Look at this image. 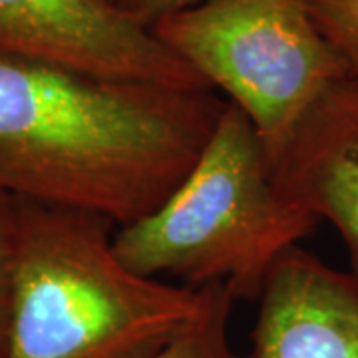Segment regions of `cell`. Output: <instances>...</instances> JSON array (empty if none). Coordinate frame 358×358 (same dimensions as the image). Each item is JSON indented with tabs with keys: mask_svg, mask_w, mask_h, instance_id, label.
<instances>
[{
	"mask_svg": "<svg viewBox=\"0 0 358 358\" xmlns=\"http://www.w3.org/2000/svg\"><path fill=\"white\" fill-rule=\"evenodd\" d=\"M152 30L251 120L271 162L320 96L350 74L307 0H203Z\"/></svg>",
	"mask_w": 358,
	"mask_h": 358,
	"instance_id": "cell-4",
	"label": "cell"
},
{
	"mask_svg": "<svg viewBox=\"0 0 358 358\" xmlns=\"http://www.w3.org/2000/svg\"><path fill=\"white\" fill-rule=\"evenodd\" d=\"M16 199L0 192V358H8Z\"/></svg>",
	"mask_w": 358,
	"mask_h": 358,
	"instance_id": "cell-10",
	"label": "cell"
},
{
	"mask_svg": "<svg viewBox=\"0 0 358 358\" xmlns=\"http://www.w3.org/2000/svg\"><path fill=\"white\" fill-rule=\"evenodd\" d=\"M96 213L16 199L8 358H152L199 289L136 275Z\"/></svg>",
	"mask_w": 358,
	"mask_h": 358,
	"instance_id": "cell-2",
	"label": "cell"
},
{
	"mask_svg": "<svg viewBox=\"0 0 358 358\" xmlns=\"http://www.w3.org/2000/svg\"><path fill=\"white\" fill-rule=\"evenodd\" d=\"M0 52L106 80L213 90L110 0H0Z\"/></svg>",
	"mask_w": 358,
	"mask_h": 358,
	"instance_id": "cell-5",
	"label": "cell"
},
{
	"mask_svg": "<svg viewBox=\"0 0 358 358\" xmlns=\"http://www.w3.org/2000/svg\"><path fill=\"white\" fill-rule=\"evenodd\" d=\"M110 2H115V4H117V0H110Z\"/></svg>",
	"mask_w": 358,
	"mask_h": 358,
	"instance_id": "cell-12",
	"label": "cell"
},
{
	"mask_svg": "<svg viewBox=\"0 0 358 358\" xmlns=\"http://www.w3.org/2000/svg\"><path fill=\"white\" fill-rule=\"evenodd\" d=\"M225 108L215 90L106 80L0 52V192L124 227L187 178Z\"/></svg>",
	"mask_w": 358,
	"mask_h": 358,
	"instance_id": "cell-1",
	"label": "cell"
},
{
	"mask_svg": "<svg viewBox=\"0 0 358 358\" xmlns=\"http://www.w3.org/2000/svg\"><path fill=\"white\" fill-rule=\"evenodd\" d=\"M320 34L358 76V0H307Z\"/></svg>",
	"mask_w": 358,
	"mask_h": 358,
	"instance_id": "cell-9",
	"label": "cell"
},
{
	"mask_svg": "<svg viewBox=\"0 0 358 358\" xmlns=\"http://www.w3.org/2000/svg\"><path fill=\"white\" fill-rule=\"evenodd\" d=\"M245 358H358V273L294 245L268 271Z\"/></svg>",
	"mask_w": 358,
	"mask_h": 358,
	"instance_id": "cell-6",
	"label": "cell"
},
{
	"mask_svg": "<svg viewBox=\"0 0 358 358\" xmlns=\"http://www.w3.org/2000/svg\"><path fill=\"white\" fill-rule=\"evenodd\" d=\"M279 192L331 221L358 273V76L336 80L308 110L273 162Z\"/></svg>",
	"mask_w": 358,
	"mask_h": 358,
	"instance_id": "cell-7",
	"label": "cell"
},
{
	"mask_svg": "<svg viewBox=\"0 0 358 358\" xmlns=\"http://www.w3.org/2000/svg\"><path fill=\"white\" fill-rule=\"evenodd\" d=\"M273 179L267 148L231 102L187 178L150 215L120 227L114 251L136 275H173L193 289L227 285L257 301L277 259L317 229Z\"/></svg>",
	"mask_w": 358,
	"mask_h": 358,
	"instance_id": "cell-3",
	"label": "cell"
},
{
	"mask_svg": "<svg viewBox=\"0 0 358 358\" xmlns=\"http://www.w3.org/2000/svg\"><path fill=\"white\" fill-rule=\"evenodd\" d=\"M203 0H117V6L136 22L152 28L171 14L187 10Z\"/></svg>",
	"mask_w": 358,
	"mask_h": 358,
	"instance_id": "cell-11",
	"label": "cell"
},
{
	"mask_svg": "<svg viewBox=\"0 0 358 358\" xmlns=\"http://www.w3.org/2000/svg\"><path fill=\"white\" fill-rule=\"evenodd\" d=\"M233 294L227 285L215 282L199 289V305L187 324L169 345L152 358H245L229 343Z\"/></svg>",
	"mask_w": 358,
	"mask_h": 358,
	"instance_id": "cell-8",
	"label": "cell"
}]
</instances>
